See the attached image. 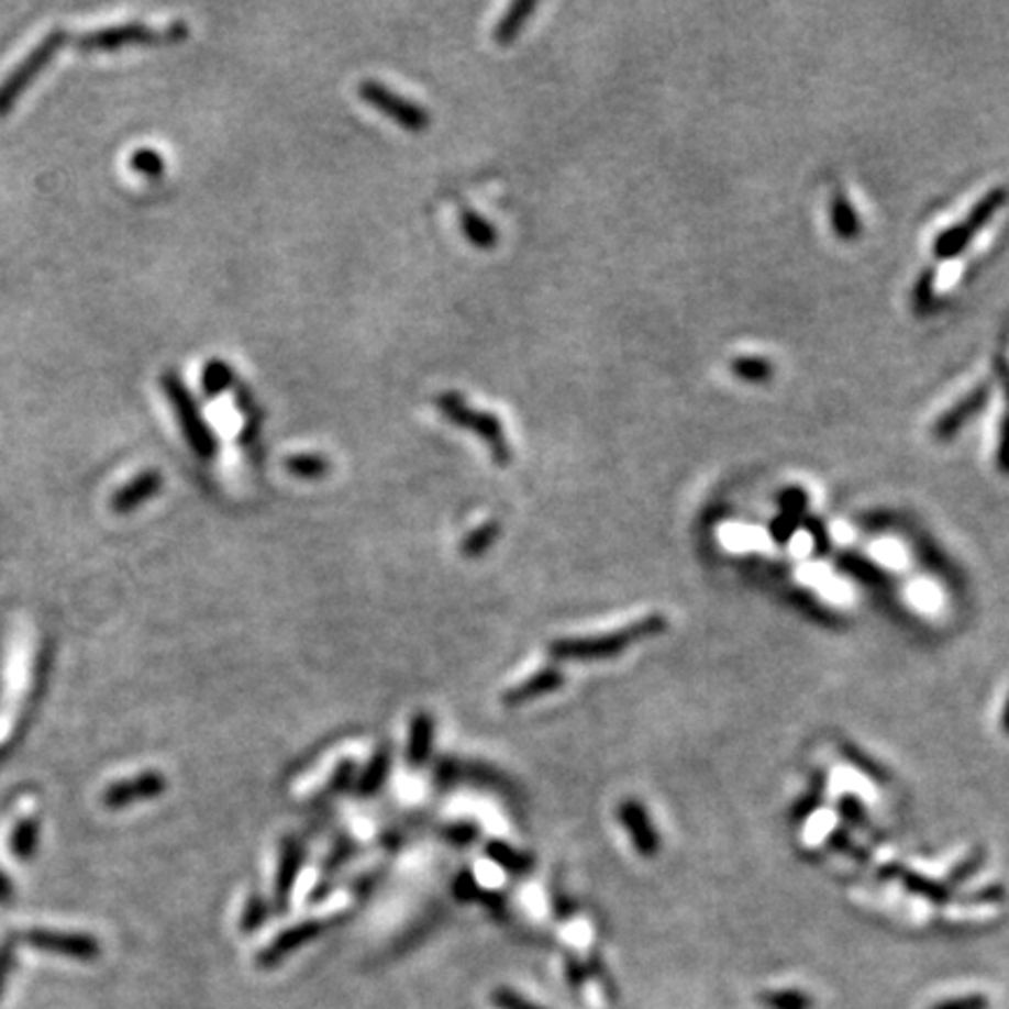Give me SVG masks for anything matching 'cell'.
Instances as JSON below:
<instances>
[{"label":"cell","mask_w":1009,"mask_h":1009,"mask_svg":"<svg viewBox=\"0 0 1009 1009\" xmlns=\"http://www.w3.org/2000/svg\"><path fill=\"white\" fill-rule=\"evenodd\" d=\"M668 629L666 617L662 612L647 614L645 620L633 622L620 631H610L603 635H589V639H558L550 643V654L556 662H603L620 657V654L650 639H657Z\"/></svg>","instance_id":"6da1fadb"},{"label":"cell","mask_w":1009,"mask_h":1009,"mask_svg":"<svg viewBox=\"0 0 1009 1009\" xmlns=\"http://www.w3.org/2000/svg\"><path fill=\"white\" fill-rule=\"evenodd\" d=\"M435 407L440 409V414L448 423H454L463 430H470L473 435H477L486 446H489L491 458L498 465H510L512 446H510L508 433H504V425L500 423L496 414L473 407L456 390H442L435 398Z\"/></svg>","instance_id":"7a4b0ae2"},{"label":"cell","mask_w":1009,"mask_h":1009,"mask_svg":"<svg viewBox=\"0 0 1009 1009\" xmlns=\"http://www.w3.org/2000/svg\"><path fill=\"white\" fill-rule=\"evenodd\" d=\"M162 388L166 392V400L171 402V407L176 411V419H178V423L182 428V435H185L187 444H190L192 452L201 461L215 458L218 440L213 435L209 421L201 417V409H199L195 396L190 392V388L185 386V381L180 379V374L176 369H166L162 374Z\"/></svg>","instance_id":"3957f363"},{"label":"cell","mask_w":1009,"mask_h":1009,"mask_svg":"<svg viewBox=\"0 0 1009 1009\" xmlns=\"http://www.w3.org/2000/svg\"><path fill=\"white\" fill-rule=\"evenodd\" d=\"M190 35V26L185 22H174L166 29H153L143 22H129V24H118V26H106L99 31H91L80 35L75 45L80 49H97V52H110V49H122L129 45H174L182 43L185 37Z\"/></svg>","instance_id":"277c9868"},{"label":"cell","mask_w":1009,"mask_h":1009,"mask_svg":"<svg viewBox=\"0 0 1009 1009\" xmlns=\"http://www.w3.org/2000/svg\"><path fill=\"white\" fill-rule=\"evenodd\" d=\"M66 41H68V35L62 29L47 33L43 37V43L35 45L26 54V59L16 68H12L8 78L0 82V118H5L8 112L14 108V103L22 99V93L33 85L37 75H41L52 64V59L59 54Z\"/></svg>","instance_id":"5b68a950"},{"label":"cell","mask_w":1009,"mask_h":1009,"mask_svg":"<svg viewBox=\"0 0 1009 1009\" xmlns=\"http://www.w3.org/2000/svg\"><path fill=\"white\" fill-rule=\"evenodd\" d=\"M358 97L374 110H379L388 120L411 131V134H421V131L433 124V115H430V110L425 106L417 103L414 99L402 97V93L379 80H363L358 85Z\"/></svg>","instance_id":"8992f818"},{"label":"cell","mask_w":1009,"mask_h":1009,"mask_svg":"<svg viewBox=\"0 0 1009 1009\" xmlns=\"http://www.w3.org/2000/svg\"><path fill=\"white\" fill-rule=\"evenodd\" d=\"M19 940L29 946L52 953V956H64L80 963H91L101 956V944L97 938L85 932H62L47 928H33L19 934Z\"/></svg>","instance_id":"52a82bcc"},{"label":"cell","mask_w":1009,"mask_h":1009,"mask_svg":"<svg viewBox=\"0 0 1009 1009\" xmlns=\"http://www.w3.org/2000/svg\"><path fill=\"white\" fill-rule=\"evenodd\" d=\"M617 818H620L624 832L629 834L635 853L643 855V857L659 855V851H662V834H659L657 825L652 822V818H650V813L645 809V803L641 799H633V797L622 799L620 807H617Z\"/></svg>","instance_id":"ba28073f"},{"label":"cell","mask_w":1009,"mask_h":1009,"mask_svg":"<svg viewBox=\"0 0 1009 1009\" xmlns=\"http://www.w3.org/2000/svg\"><path fill=\"white\" fill-rule=\"evenodd\" d=\"M166 790V778L159 772H145L134 778H124L108 785V790L103 792L101 801L106 809L120 811L131 807V803L143 801V799H155Z\"/></svg>","instance_id":"9c48e42d"},{"label":"cell","mask_w":1009,"mask_h":1009,"mask_svg":"<svg viewBox=\"0 0 1009 1009\" xmlns=\"http://www.w3.org/2000/svg\"><path fill=\"white\" fill-rule=\"evenodd\" d=\"M1005 197H1007V190H996V192H990L988 197H984V199L977 203V209L972 211V215H969L967 220H963V222L958 224V228H953V230L944 232V234L938 239V246H934V251H938V255L949 257V255L961 253V251L967 246L969 236H972V234H977L982 224L1000 209V203L1005 201Z\"/></svg>","instance_id":"30bf717a"},{"label":"cell","mask_w":1009,"mask_h":1009,"mask_svg":"<svg viewBox=\"0 0 1009 1009\" xmlns=\"http://www.w3.org/2000/svg\"><path fill=\"white\" fill-rule=\"evenodd\" d=\"M304 860H307V849L302 844V839L295 834L284 836V841H280V851H278V869H276V884H274V897H276L278 909L288 907L299 872H302L304 867Z\"/></svg>","instance_id":"8fae6325"},{"label":"cell","mask_w":1009,"mask_h":1009,"mask_svg":"<svg viewBox=\"0 0 1009 1009\" xmlns=\"http://www.w3.org/2000/svg\"><path fill=\"white\" fill-rule=\"evenodd\" d=\"M564 685H566L564 670L556 668V666H547V668H540L537 673H533L529 680H523V683L510 687L500 697V701H502V706H508V708H519L523 703H531L535 699L552 695V691H556L558 687H564Z\"/></svg>","instance_id":"7c38bea8"},{"label":"cell","mask_w":1009,"mask_h":1009,"mask_svg":"<svg viewBox=\"0 0 1009 1009\" xmlns=\"http://www.w3.org/2000/svg\"><path fill=\"white\" fill-rule=\"evenodd\" d=\"M162 486H164L162 473L145 470L138 477L126 481L122 489L115 496H112L110 508H112V512H118V514L134 512V510L141 508L143 502L153 500L162 491Z\"/></svg>","instance_id":"4fadbf2b"},{"label":"cell","mask_w":1009,"mask_h":1009,"mask_svg":"<svg viewBox=\"0 0 1009 1009\" xmlns=\"http://www.w3.org/2000/svg\"><path fill=\"white\" fill-rule=\"evenodd\" d=\"M435 745V718L419 710V713L409 722V736H407V764L411 769H423V766L433 757Z\"/></svg>","instance_id":"5bb4252c"},{"label":"cell","mask_w":1009,"mask_h":1009,"mask_svg":"<svg viewBox=\"0 0 1009 1009\" xmlns=\"http://www.w3.org/2000/svg\"><path fill=\"white\" fill-rule=\"evenodd\" d=\"M49 666H52V643L45 641L41 654H37V662H35V678H33L31 697H29V701H26V710H24V716H22V722L16 724V734L10 739V743L5 745V751L0 753V757H5L10 751H14L16 741H22L24 734L29 732V727H31V722H33V718H35L37 703H41V699H43V691H45L47 676H49Z\"/></svg>","instance_id":"9a60e30c"},{"label":"cell","mask_w":1009,"mask_h":1009,"mask_svg":"<svg viewBox=\"0 0 1009 1009\" xmlns=\"http://www.w3.org/2000/svg\"><path fill=\"white\" fill-rule=\"evenodd\" d=\"M355 851H358V844H355L351 836H342L340 841H336L321 867V878H318V884L311 892V902L325 900L332 890V878L342 872V867L355 855Z\"/></svg>","instance_id":"2e32d148"},{"label":"cell","mask_w":1009,"mask_h":1009,"mask_svg":"<svg viewBox=\"0 0 1009 1009\" xmlns=\"http://www.w3.org/2000/svg\"><path fill=\"white\" fill-rule=\"evenodd\" d=\"M390 764H392V753L388 745H379L374 755L369 757L367 766L361 772V776L353 783V792L358 797H374L377 795L390 774Z\"/></svg>","instance_id":"e0dca14e"},{"label":"cell","mask_w":1009,"mask_h":1009,"mask_svg":"<svg viewBox=\"0 0 1009 1009\" xmlns=\"http://www.w3.org/2000/svg\"><path fill=\"white\" fill-rule=\"evenodd\" d=\"M458 228L461 234L473 243L479 251H494L498 246V230L491 220H486L481 213H477L470 206H463L458 211Z\"/></svg>","instance_id":"ac0fdd59"},{"label":"cell","mask_w":1009,"mask_h":1009,"mask_svg":"<svg viewBox=\"0 0 1009 1009\" xmlns=\"http://www.w3.org/2000/svg\"><path fill=\"white\" fill-rule=\"evenodd\" d=\"M535 10H537L535 0H514V3L498 19V24L494 29V41L500 47L512 45L519 37V33L523 31V26L529 24V19Z\"/></svg>","instance_id":"d6986e66"},{"label":"cell","mask_w":1009,"mask_h":1009,"mask_svg":"<svg viewBox=\"0 0 1009 1009\" xmlns=\"http://www.w3.org/2000/svg\"><path fill=\"white\" fill-rule=\"evenodd\" d=\"M323 930H325L323 921H307V923H299V925L286 930L276 942H271V946L265 953H262L259 963H265V965L276 963L280 956H286L288 951L302 946L304 942L313 940L315 934H321Z\"/></svg>","instance_id":"ffe728a7"},{"label":"cell","mask_w":1009,"mask_h":1009,"mask_svg":"<svg viewBox=\"0 0 1009 1009\" xmlns=\"http://www.w3.org/2000/svg\"><path fill=\"white\" fill-rule=\"evenodd\" d=\"M484 853L486 857L491 860L494 865H498L500 869L508 872L510 876H529L535 867V860L531 853H521L517 849H512L510 844H504V841L500 839H494L489 841V844L484 846Z\"/></svg>","instance_id":"44dd1931"},{"label":"cell","mask_w":1009,"mask_h":1009,"mask_svg":"<svg viewBox=\"0 0 1009 1009\" xmlns=\"http://www.w3.org/2000/svg\"><path fill=\"white\" fill-rule=\"evenodd\" d=\"M895 882H900L907 892H911L916 897H923V900L938 905V907H942V905H946L951 900V890H949L946 884L934 882V878H928L923 874L909 872L907 867L900 869V874H897Z\"/></svg>","instance_id":"7402d4cb"},{"label":"cell","mask_w":1009,"mask_h":1009,"mask_svg":"<svg viewBox=\"0 0 1009 1009\" xmlns=\"http://www.w3.org/2000/svg\"><path fill=\"white\" fill-rule=\"evenodd\" d=\"M234 384H236V372L228 361L211 358L209 363L203 365L201 390H203V396L209 400L220 398L222 392H228L230 388H234Z\"/></svg>","instance_id":"603a6c76"},{"label":"cell","mask_w":1009,"mask_h":1009,"mask_svg":"<svg viewBox=\"0 0 1009 1009\" xmlns=\"http://www.w3.org/2000/svg\"><path fill=\"white\" fill-rule=\"evenodd\" d=\"M502 533V526H500V521L498 519H489V521H484L481 526H477L475 531L467 533L463 540H461V545H458V552L461 556L465 558H479L484 556L486 552H489L498 537Z\"/></svg>","instance_id":"cb8c5ba5"},{"label":"cell","mask_w":1009,"mask_h":1009,"mask_svg":"<svg viewBox=\"0 0 1009 1009\" xmlns=\"http://www.w3.org/2000/svg\"><path fill=\"white\" fill-rule=\"evenodd\" d=\"M839 570H844L846 575L855 577L857 583H865L869 587H886L888 585V575L884 568L874 566L869 558L857 556V554H844L839 558Z\"/></svg>","instance_id":"d4e9b609"},{"label":"cell","mask_w":1009,"mask_h":1009,"mask_svg":"<svg viewBox=\"0 0 1009 1009\" xmlns=\"http://www.w3.org/2000/svg\"><path fill=\"white\" fill-rule=\"evenodd\" d=\"M37 841H41V820H37V818H24V820H19L14 825V830H12L10 851H12L14 857L29 863V860L37 851Z\"/></svg>","instance_id":"484cf974"},{"label":"cell","mask_w":1009,"mask_h":1009,"mask_svg":"<svg viewBox=\"0 0 1009 1009\" xmlns=\"http://www.w3.org/2000/svg\"><path fill=\"white\" fill-rule=\"evenodd\" d=\"M757 1002L764 1009H813L816 1000L803 988H774L762 990Z\"/></svg>","instance_id":"4316f807"},{"label":"cell","mask_w":1009,"mask_h":1009,"mask_svg":"<svg viewBox=\"0 0 1009 1009\" xmlns=\"http://www.w3.org/2000/svg\"><path fill=\"white\" fill-rule=\"evenodd\" d=\"M839 753L844 755L846 762L853 764V769H857L860 774H865L867 778L876 780V783H888L890 780V774L886 766L882 762H876L872 755H867L863 747H857L853 743H839Z\"/></svg>","instance_id":"83f0119b"},{"label":"cell","mask_w":1009,"mask_h":1009,"mask_svg":"<svg viewBox=\"0 0 1009 1009\" xmlns=\"http://www.w3.org/2000/svg\"><path fill=\"white\" fill-rule=\"evenodd\" d=\"M286 470L297 479H323L332 473V463L321 454H295L286 458Z\"/></svg>","instance_id":"f1b7e54d"},{"label":"cell","mask_w":1009,"mask_h":1009,"mask_svg":"<svg viewBox=\"0 0 1009 1009\" xmlns=\"http://www.w3.org/2000/svg\"><path fill=\"white\" fill-rule=\"evenodd\" d=\"M353 783H355V764L353 759H344L330 776L325 790L321 795H315L313 807H323V803H328L330 799L344 795L346 790H353Z\"/></svg>","instance_id":"f546056e"},{"label":"cell","mask_w":1009,"mask_h":1009,"mask_svg":"<svg viewBox=\"0 0 1009 1009\" xmlns=\"http://www.w3.org/2000/svg\"><path fill=\"white\" fill-rule=\"evenodd\" d=\"M984 400H986L984 390L972 392L969 398H965L956 409H951L949 414L940 421V425H938V435H940V437H949V435L956 433V428H958L963 421H967L969 417H975V414H977V409L984 404Z\"/></svg>","instance_id":"4dcf8cb0"},{"label":"cell","mask_w":1009,"mask_h":1009,"mask_svg":"<svg viewBox=\"0 0 1009 1009\" xmlns=\"http://www.w3.org/2000/svg\"><path fill=\"white\" fill-rule=\"evenodd\" d=\"M822 799H825V776L822 774H816L813 783H811V788L809 792L799 797L797 803L792 807L790 811V820L795 822V825H801L803 820L811 818L820 807H822Z\"/></svg>","instance_id":"1f68e13d"},{"label":"cell","mask_w":1009,"mask_h":1009,"mask_svg":"<svg viewBox=\"0 0 1009 1009\" xmlns=\"http://www.w3.org/2000/svg\"><path fill=\"white\" fill-rule=\"evenodd\" d=\"M479 834H481L479 828L470 820H458V822H452V825H444L440 830V836H442L444 844L456 846V849L475 846L479 841Z\"/></svg>","instance_id":"d6a6232c"},{"label":"cell","mask_w":1009,"mask_h":1009,"mask_svg":"<svg viewBox=\"0 0 1009 1009\" xmlns=\"http://www.w3.org/2000/svg\"><path fill=\"white\" fill-rule=\"evenodd\" d=\"M984 863H986V851H984V849H975L972 853H967V855L961 860V863L949 872V878H946L949 890H951V888H958V886L967 884L972 876H977V874L982 872Z\"/></svg>","instance_id":"836d02e7"},{"label":"cell","mask_w":1009,"mask_h":1009,"mask_svg":"<svg viewBox=\"0 0 1009 1009\" xmlns=\"http://www.w3.org/2000/svg\"><path fill=\"white\" fill-rule=\"evenodd\" d=\"M129 166L134 168L136 174L145 178H162L166 171V162L164 157L153 147H138L134 155L129 159Z\"/></svg>","instance_id":"e575fe53"},{"label":"cell","mask_w":1009,"mask_h":1009,"mask_svg":"<svg viewBox=\"0 0 1009 1009\" xmlns=\"http://www.w3.org/2000/svg\"><path fill=\"white\" fill-rule=\"evenodd\" d=\"M836 813L841 816V820L846 822V825H853V828H867V822H869V813L865 809L863 799L855 795L839 797Z\"/></svg>","instance_id":"d590c367"},{"label":"cell","mask_w":1009,"mask_h":1009,"mask_svg":"<svg viewBox=\"0 0 1009 1009\" xmlns=\"http://www.w3.org/2000/svg\"><path fill=\"white\" fill-rule=\"evenodd\" d=\"M433 774L440 788H454V785L465 776V764L454 757H442L435 762Z\"/></svg>","instance_id":"8d00e7d4"},{"label":"cell","mask_w":1009,"mask_h":1009,"mask_svg":"<svg viewBox=\"0 0 1009 1009\" xmlns=\"http://www.w3.org/2000/svg\"><path fill=\"white\" fill-rule=\"evenodd\" d=\"M267 916H269V905L267 900L262 895H251V900L246 905V909H243V916H241V928L243 930H255L259 928L262 923L267 921Z\"/></svg>","instance_id":"74e56055"},{"label":"cell","mask_w":1009,"mask_h":1009,"mask_svg":"<svg viewBox=\"0 0 1009 1009\" xmlns=\"http://www.w3.org/2000/svg\"><path fill=\"white\" fill-rule=\"evenodd\" d=\"M262 421H265V417H262V409L255 411V414L243 417V428H241L239 442H241L243 448H246V452H255V448L259 446V440H262Z\"/></svg>","instance_id":"f35d334b"},{"label":"cell","mask_w":1009,"mask_h":1009,"mask_svg":"<svg viewBox=\"0 0 1009 1009\" xmlns=\"http://www.w3.org/2000/svg\"><path fill=\"white\" fill-rule=\"evenodd\" d=\"M16 934H10L8 940L0 942V998H3L5 994V986L10 982V975H12V967H14V961H16Z\"/></svg>","instance_id":"ab89813d"},{"label":"cell","mask_w":1009,"mask_h":1009,"mask_svg":"<svg viewBox=\"0 0 1009 1009\" xmlns=\"http://www.w3.org/2000/svg\"><path fill=\"white\" fill-rule=\"evenodd\" d=\"M452 890H454V897L458 902H473V900H477L479 892H481L473 872H458L456 878H454V884H452Z\"/></svg>","instance_id":"60d3db41"},{"label":"cell","mask_w":1009,"mask_h":1009,"mask_svg":"<svg viewBox=\"0 0 1009 1009\" xmlns=\"http://www.w3.org/2000/svg\"><path fill=\"white\" fill-rule=\"evenodd\" d=\"M930 1009H988V998L984 994H967L956 998H944L934 1002Z\"/></svg>","instance_id":"b9f144b4"},{"label":"cell","mask_w":1009,"mask_h":1009,"mask_svg":"<svg viewBox=\"0 0 1009 1009\" xmlns=\"http://www.w3.org/2000/svg\"><path fill=\"white\" fill-rule=\"evenodd\" d=\"M828 844H830L834 851H839V853H846V855L857 857L860 863H865V860H867V853H865V851H860V849L853 844V839H851V834H849L846 828H836L834 832H830Z\"/></svg>","instance_id":"7bdbcfd3"},{"label":"cell","mask_w":1009,"mask_h":1009,"mask_svg":"<svg viewBox=\"0 0 1009 1009\" xmlns=\"http://www.w3.org/2000/svg\"><path fill=\"white\" fill-rule=\"evenodd\" d=\"M234 402H236V407L241 411V417H248V414H255V411H259V404L255 400V392L246 381H236L234 384Z\"/></svg>","instance_id":"ee69618b"},{"label":"cell","mask_w":1009,"mask_h":1009,"mask_svg":"<svg viewBox=\"0 0 1009 1009\" xmlns=\"http://www.w3.org/2000/svg\"><path fill=\"white\" fill-rule=\"evenodd\" d=\"M1005 386H1007V417L1002 421V433H1000V448H998V465L1005 475H1009V372L1002 374Z\"/></svg>","instance_id":"f6af8a7d"},{"label":"cell","mask_w":1009,"mask_h":1009,"mask_svg":"<svg viewBox=\"0 0 1009 1009\" xmlns=\"http://www.w3.org/2000/svg\"><path fill=\"white\" fill-rule=\"evenodd\" d=\"M1007 900V890L1002 886H986L969 897L972 905H1002Z\"/></svg>","instance_id":"bcb514c9"},{"label":"cell","mask_w":1009,"mask_h":1009,"mask_svg":"<svg viewBox=\"0 0 1009 1009\" xmlns=\"http://www.w3.org/2000/svg\"><path fill=\"white\" fill-rule=\"evenodd\" d=\"M834 224H836V230L841 234H851L853 232V215H851V209H849V203L844 201H836L834 203Z\"/></svg>","instance_id":"7dc6e473"},{"label":"cell","mask_w":1009,"mask_h":1009,"mask_svg":"<svg viewBox=\"0 0 1009 1009\" xmlns=\"http://www.w3.org/2000/svg\"><path fill=\"white\" fill-rule=\"evenodd\" d=\"M766 367L764 363H757V361H743V363H736V372L741 374V377L745 379H764L766 377Z\"/></svg>","instance_id":"c3c4849f"},{"label":"cell","mask_w":1009,"mask_h":1009,"mask_svg":"<svg viewBox=\"0 0 1009 1009\" xmlns=\"http://www.w3.org/2000/svg\"><path fill=\"white\" fill-rule=\"evenodd\" d=\"M12 900H14V886L8 878V874L0 869V905L8 907V905H12Z\"/></svg>","instance_id":"681fc988"},{"label":"cell","mask_w":1009,"mask_h":1009,"mask_svg":"<svg viewBox=\"0 0 1009 1009\" xmlns=\"http://www.w3.org/2000/svg\"><path fill=\"white\" fill-rule=\"evenodd\" d=\"M384 846H386L388 851H398V849L402 846V836H400L398 832H388V834H384Z\"/></svg>","instance_id":"f907efd6"},{"label":"cell","mask_w":1009,"mask_h":1009,"mask_svg":"<svg viewBox=\"0 0 1009 1009\" xmlns=\"http://www.w3.org/2000/svg\"><path fill=\"white\" fill-rule=\"evenodd\" d=\"M1000 729L1009 736V695H1007V699H1005L1002 713H1000Z\"/></svg>","instance_id":"816d5d0a"}]
</instances>
